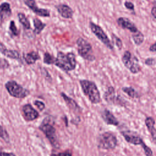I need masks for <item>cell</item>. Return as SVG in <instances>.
Listing matches in <instances>:
<instances>
[{
  "instance_id": "obj_29",
  "label": "cell",
  "mask_w": 156,
  "mask_h": 156,
  "mask_svg": "<svg viewBox=\"0 0 156 156\" xmlns=\"http://www.w3.org/2000/svg\"><path fill=\"white\" fill-rule=\"evenodd\" d=\"M144 150V152L145 153V155L146 156H154L153 155V152H152V151L151 150V149L147 146L145 143L144 142L141 145Z\"/></svg>"
},
{
  "instance_id": "obj_10",
  "label": "cell",
  "mask_w": 156,
  "mask_h": 156,
  "mask_svg": "<svg viewBox=\"0 0 156 156\" xmlns=\"http://www.w3.org/2000/svg\"><path fill=\"white\" fill-rule=\"evenodd\" d=\"M104 98L106 102L109 104H119L123 105L125 101L120 96H116L115 89L113 87H109L104 95Z\"/></svg>"
},
{
  "instance_id": "obj_33",
  "label": "cell",
  "mask_w": 156,
  "mask_h": 156,
  "mask_svg": "<svg viewBox=\"0 0 156 156\" xmlns=\"http://www.w3.org/2000/svg\"><path fill=\"white\" fill-rule=\"evenodd\" d=\"M124 6L127 9H129V10H134V5L132 2H129V1H126L124 2Z\"/></svg>"
},
{
  "instance_id": "obj_3",
  "label": "cell",
  "mask_w": 156,
  "mask_h": 156,
  "mask_svg": "<svg viewBox=\"0 0 156 156\" xmlns=\"http://www.w3.org/2000/svg\"><path fill=\"white\" fill-rule=\"evenodd\" d=\"M5 88L9 94L15 98L23 99L27 97L30 91L15 80H9L5 84Z\"/></svg>"
},
{
  "instance_id": "obj_35",
  "label": "cell",
  "mask_w": 156,
  "mask_h": 156,
  "mask_svg": "<svg viewBox=\"0 0 156 156\" xmlns=\"http://www.w3.org/2000/svg\"><path fill=\"white\" fill-rule=\"evenodd\" d=\"M0 156H16L15 154H14L12 152H0Z\"/></svg>"
},
{
  "instance_id": "obj_25",
  "label": "cell",
  "mask_w": 156,
  "mask_h": 156,
  "mask_svg": "<svg viewBox=\"0 0 156 156\" xmlns=\"http://www.w3.org/2000/svg\"><path fill=\"white\" fill-rule=\"evenodd\" d=\"M9 31L10 33V35L12 37H16L19 35V30L17 29L15 23L13 20L10 21V25H9Z\"/></svg>"
},
{
  "instance_id": "obj_11",
  "label": "cell",
  "mask_w": 156,
  "mask_h": 156,
  "mask_svg": "<svg viewBox=\"0 0 156 156\" xmlns=\"http://www.w3.org/2000/svg\"><path fill=\"white\" fill-rule=\"evenodd\" d=\"M24 3L37 15L41 17L50 16V11L46 9L39 8L35 0H24Z\"/></svg>"
},
{
  "instance_id": "obj_28",
  "label": "cell",
  "mask_w": 156,
  "mask_h": 156,
  "mask_svg": "<svg viewBox=\"0 0 156 156\" xmlns=\"http://www.w3.org/2000/svg\"><path fill=\"white\" fill-rule=\"evenodd\" d=\"M112 37L113 42L115 43L116 46L119 48V49H121L122 46V41H121V39L113 34L112 35Z\"/></svg>"
},
{
  "instance_id": "obj_32",
  "label": "cell",
  "mask_w": 156,
  "mask_h": 156,
  "mask_svg": "<svg viewBox=\"0 0 156 156\" xmlns=\"http://www.w3.org/2000/svg\"><path fill=\"white\" fill-rule=\"evenodd\" d=\"M9 66V62L4 58L0 59V68H7Z\"/></svg>"
},
{
  "instance_id": "obj_1",
  "label": "cell",
  "mask_w": 156,
  "mask_h": 156,
  "mask_svg": "<svg viewBox=\"0 0 156 156\" xmlns=\"http://www.w3.org/2000/svg\"><path fill=\"white\" fill-rule=\"evenodd\" d=\"M54 65L64 71H70L75 69L76 67V55L73 52L65 54L58 51L57 54Z\"/></svg>"
},
{
  "instance_id": "obj_18",
  "label": "cell",
  "mask_w": 156,
  "mask_h": 156,
  "mask_svg": "<svg viewBox=\"0 0 156 156\" xmlns=\"http://www.w3.org/2000/svg\"><path fill=\"white\" fill-rule=\"evenodd\" d=\"M61 96L63 98V99H64L65 102H66V104H67L68 107L71 110H73L74 112H78L80 111V107L78 105V104H77V102L72 98H71L70 97L68 96L66 94H65L64 93H61Z\"/></svg>"
},
{
  "instance_id": "obj_26",
  "label": "cell",
  "mask_w": 156,
  "mask_h": 156,
  "mask_svg": "<svg viewBox=\"0 0 156 156\" xmlns=\"http://www.w3.org/2000/svg\"><path fill=\"white\" fill-rule=\"evenodd\" d=\"M55 60V58L49 52H46L44 54L43 56V62L47 65H52L54 64Z\"/></svg>"
},
{
  "instance_id": "obj_22",
  "label": "cell",
  "mask_w": 156,
  "mask_h": 156,
  "mask_svg": "<svg viewBox=\"0 0 156 156\" xmlns=\"http://www.w3.org/2000/svg\"><path fill=\"white\" fill-rule=\"evenodd\" d=\"M17 17L18 18L19 22L23 26V28L25 29H30V23L27 18L25 14L22 12H19L17 14Z\"/></svg>"
},
{
  "instance_id": "obj_17",
  "label": "cell",
  "mask_w": 156,
  "mask_h": 156,
  "mask_svg": "<svg viewBox=\"0 0 156 156\" xmlns=\"http://www.w3.org/2000/svg\"><path fill=\"white\" fill-rule=\"evenodd\" d=\"M101 116L104 122L108 125L118 126L119 122L113 113L107 109H105L101 113Z\"/></svg>"
},
{
  "instance_id": "obj_13",
  "label": "cell",
  "mask_w": 156,
  "mask_h": 156,
  "mask_svg": "<svg viewBox=\"0 0 156 156\" xmlns=\"http://www.w3.org/2000/svg\"><path fill=\"white\" fill-rule=\"evenodd\" d=\"M58 14L65 19H71L73 18L74 11L71 7L65 4H59L55 5Z\"/></svg>"
},
{
  "instance_id": "obj_2",
  "label": "cell",
  "mask_w": 156,
  "mask_h": 156,
  "mask_svg": "<svg viewBox=\"0 0 156 156\" xmlns=\"http://www.w3.org/2000/svg\"><path fill=\"white\" fill-rule=\"evenodd\" d=\"M79 83L83 94L92 104H96L101 102L100 93L94 82L82 79L79 80Z\"/></svg>"
},
{
  "instance_id": "obj_34",
  "label": "cell",
  "mask_w": 156,
  "mask_h": 156,
  "mask_svg": "<svg viewBox=\"0 0 156 156\" xmlns=\"http://www.w3.org/2000/svg\"><path fill=\"white\" fill-rule=\"evenodd\" d=\"M155 60L153 58H148L145 60V64L149 66H152L155 64Z\"/></svg>"
},
{
  "instance_id": "obj_31",
  "label": "cell",
  "mask_w": 156,
  "mask_h": 156,
  "mask_svg": "<svg viewBox=\"0 0 156 156\" xmlns=\"http://www.w3.org/2000/svg\"><path fill=\"white\" fill-rule=\"evenodd\" d=\"M51 156H72V152L69 150H66L58 154H52L51 155Z\"/></svg>"
},
{
  "instance_id": "obj_4",
  "label": "cell",
  "mask_w": 156,
  "mask_h": 156,
  "mask_svg": "<svg viewBox=\"0 0 156 156\" xmlns=\"http://www.w3.org/2000/svg\"><path fill=\"white\" fill-rule=\"evenodd\" d=\"M76 44L77 52L80 57L88 61L94 60L95 57L93 54L92 46L87 40L82 37H79L76 40Z\"/></svg>"
},
{
  "instance_id": "obj_21",
  "label": "cell",
  "mask_w": 156,
  "mask_h": 156,
  "mask_svg": "<svg viewBox=\"0 0 156 156\" xmlns=\"http://www.w3.org/2000/svg\"><path fill=\"white\" fill-rule=\"evenodd\" d=\"M33 23L34 26V29L33 32L35 35H39L44 27L46 26V24L43 23L40 19L37 18H34L33 20Z\"/></svg>"
},
{
  "instance_id": "obj_30",
  "label": "cell",
  "mask_w": 156,
  "mask_h": 156,
  "mask_svg": "<svg viewBox=\"0 0 156 156\" xmlns=\"http://www.w3.org/2000/svg\"><path fill=\"white\" fill-rule=\"evenodd\" d=\"M34 104L37 107V108L38 110H40V111L43 110L45 108V104L42 101H38V100H35L34 102Z\"/></svg>"
},
{
  "instance_id": "obj_16",
  "label": "cell",
  "mask_w": 156,
  "mask_h": 156,
  "mask_svg": "<svg viewBox=\"0 0 156 156\" xmlns=\"http://www.w3.org/2000/svg\"><path fill=\"white\" fill-rule=\"evenodd\" d=\"M0 52L4 56L15 60H19L20 58V54L16 50L8 49L0 41Z\"/></svg>"
},
{
  "instance_id": "obj_5",
  "label": "cell",
  "mask_w": 156,
  "mask_h": 156,
  "mask_svg": "<svg viewBox=\"0 0 156 156\" xmlns=\"http://www.w3.org/2000/svg\"><path fill=\"white\" fill-rule=\"evenodd\" d=\"M117 142L116 136L110 132L101 133L98 138V146L102 149H114L117 146Z\"/></svg>"
},
{
  "instance_id": "obj_23",
  "label": "cell",
  "mask_w": 156,
  "mask_h": 156,
  "mask_svg": "<svg viewBox=\"0 0 156 156\" xmlns=\"http://www.w3.org/2000/svg\"><path fill=\"white\" fill-rule=\"evenodd\" d=\"M132 39L136 45H140L144 41V35L143 33L139 30L132 35Z\"/></svg>"
},
{
  "instance_id": "obj_14",
  "label": "cell",
  "mask_w": 156,
  "mask_h": 156,
  "mask_svg": "<svg viewBox=\"0 0 156 156\" xmlns=\"http://www.w3.org/2000/svg\"><path fill=\"white\" fill-rule=\"evenodd\" d=\"M10 4L7 2H2L0 4V26L12 15Z\"/></svg>"
},
{
  "instance_id": "obj_36",
  "label": "cell",
  "mask_w": 156,
  "mask_h": 156,
  "mask_svg": "<svg viewBox=\"0 0 156 156\" xmlns=\"http://www.w3.org/2000/svg\"><path fill=\"white\" fill-rule=\"evenodd\" d=\"M151 15L152 16L156 19V5H155L151 9Z\"/></svg>"
},
{
  "instance_id": "obj_12",
  "label": "cell",
  "mask_w": 156,
  "mask_h": 156,
  "mask_svg": "<svg viewBox=\"0 0 156 156\" xmlns=\"http://www.w3.org/2000/svg\"><path fill=\"white\" fill-rule=\"evenodd\" d=\"M121 135L124 136L126 141L130 144L134 145H141L144 141L143 139L140 137L136 133L131 131H122Z\"/></svg>"
},
{
  "instance_id": "obj_24",
  "label": "cell",
  "mask_w": 156,
  "mask_h": 156,
  "mask_svg": "<svg viewBox=\"0 0 156 156\" xmlns=\"http://www.w3.org/2000/svg\"><path fill=\"white\" fill-rule=\"evenodd\" d=\"M122 90L128 94L129 96L132 98H136L139 97L138 93L132 87H122Z\"/></svg>"
},
{
  "instance_id": "obj_15",
  "label": "cell",
  "mask_w": 156,
  "mask_h": 156,
  "mask_svg": "<svg viewBox=\"0 0 156 156\" xmlns=\"http://www.w3.org/2000/svg\"><path fill=\"white\" fill-rule=\"evenodd\" d=\"M118 24L122 29H127L133 34L136 32L138 30L133 23H132L129 18L124 17H120L116 20Z\"/></svg>"
},
{
  "instance_id": "obj_6",
  "label": "cell",
  "mask_w": 156,
  "mask_h": 156,
  "mask_svg": "<svg viewBox=\"0 0 156 156\" xmlns=\"http://www.w3.org/2000/svg\"><path fill=\"white\" fill-rule=\"evenodd\" d=\"M39 129L45 135L46 137L48 138L53 147L58 146L56 130L52 124L46 120H44L39 126Z\"/></svg>"
},
{
  "instance_id": "obj_8",
  "label": "cell",
  "mask_w": 156,
  "mask_h": 156,
  "mask_svg": "<svg viewBox=\"0 0 156 156\" xmlns=\"http://www.w3.org/2000/svg\"><path fill=\"white\" fill-rule=\"evenodd\" d=\"M122 62L124 66L133 74L138 73L141 70L138 58L133 55L129 51H126L124 52V55L122 57Z\"/></svg>"
},
{
  "instance_id": "obj_20",
  "label": "cell",
  "mask_w": 156,
  "mask_h": 156,
  "mask_svg": "<svg viewBox=\"0 0 156 156\" xmlns=\"http://www.w3.org/2000/svg\"><path fill=\"white\" fill-rule=\"evenodd\" d=\"M24 58L27 65H33L36 61L40 59V56L37 52L31 51L26 54L24 56Z\"/></svg>"
},
{
  "instance_id": "obj_9",
  "label": "cell",
  "mask_w": 156,
  "mask_h": 156,
  "mask_svg": "<svg viewBox=\"0 0 156 156\" xmlns=\"http://www.w3.org/2000/svg\"><path fill=\"white\" fill-rule=\"evenodd\" d=\"M21 112L23 118L26 121H34L39 117L38 112L30 104H24L21 108Z\"/></svg>"
},
{
  "instance_id": "obj_27",
  "label": "cell",
  "mask_w": 156,
  "mask_h": 156,
  "mask_svg": "<svg viewBox=\"0 0 156 156\" xmlns=\"http://www.w3.org/2000/svg\"><path fill=\"white\" fill-rule=\"evenodd\" d=\"M0 138H2L6 143H9L10 137L8 132L4 129V127L0 125Z\"/></svg>"
},
{
  "instance_id": "obj_19",
  "label": "cell",
  "mask_w": 156,
  "mask_h": 156,
  "mask_svg": "<svg viewBox=\"0 0 156 156\" xmlns=\"http://www.w3.org/2000/svg\"><path fill=\"white\" fill-rule=\"evenodd\" d=\"M145 124L149 132L152 139L156 143V130L154 128L155 120L152 117H147L145 119Z\"/></svg>"
},
{
  "instance_id": "obj_37",
  "label": "cell",
  "mask_w": 156,
  "mask_h": 156,
  "mask_svg": "<svg viewBox=\"0 0 156 156\" xmlns=\"http://www.w3.org/2000/svg\"><path fill=\"white\" fill-rule=\"evenodd\" d=\"M149 51L152 52H156V41L149 47Z\"/></svg>"
},
{
  "instance_id": "obj_7",
  "label": "cell",
  "mask_w": 156,
  "mask_h": 156,
  "mask_svg": "<svg viewBox=\"0 0 156 156\" xmlns=\"http://www.w3.org/2000/svg\"><path fill=\"white\" fill-rule=\"evenodd\" d=\"M89 27L91 31L94 34V35L108 49H113V42L110 41L105 32L102 29L101 26L95 24L94 23L90 21L89 23Z\"/></svg>"
}]
</instances>
